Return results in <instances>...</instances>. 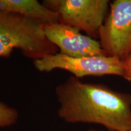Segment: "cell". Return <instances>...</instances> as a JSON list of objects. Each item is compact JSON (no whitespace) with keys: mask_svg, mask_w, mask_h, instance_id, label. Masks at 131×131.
I'll list each match as a JSON object with an SVG mask.
<instances>
[{"mask_svg":"<svg viewBox=\"0 0 131 131\" xmlns=\"http://www.w3.org/2000/svg\"><path fill=\"white\" fill-rule=\"evenodd\" d=\"M33 63L36 69L41 72L61 69L69 72L72 75L80 79L90 76L116 75L122 77L123 75L122 60L107 55L75 58L58 52L34 60Z\"/></svg>","mask_w":131,"mask_h":131,"instance_id":"4","label":"cell"},{"mask_svg":"<svg viewBox=\"0 0 131 131\" xmlns=\"http://www.w3.org/2000/svg\"><path fill=\"white\" fill-rule=\"evenodd\" d=\"M88 131H103V130H98V129H90Z\"/></svg>","mask_w":131,"mask_h":131,"instance_id":"10","label":"cell"},{"mask_svg":"<svg viewBox=\"0 0 131 131\" xmlns=\"http://www.w3.org/2000/svg\"><path fill=\"white\" fill-rule=\"evenodd\" d=\"M122 61L123 64V75L122 77L126 81L131 82V55Z\"/></svg>","mask_w":131,"mask_h":131,"instance_id":"9","label":"cell"},{"mask_svg":"<svg viewBox=\"0 0 131 131\" xmlns=\"http://www.w3.org/2000/svg\"><path fill=\"white\" fill-rule=\"evenodd\" d=\"M0 10L20 15L44 24L60 22L56 12L37 0H0Z\"/></svg>","mask_w":131,"mask_h":131,"instance_id":"7","label":"cell"},{"mask_svg":"<svg viewBox=\"0 0 131 131\" xmlns=\"http://www.w3.org/2000/svg\"><path fill=\"white\" fill-rule=\"evenodd\" d=\"M44 30L49 41L61 54L75 58L107 55L99 41L84 35L74 27L61 23L45 24Z\"/></svg>","mask_w":131,"mask_h":131,"instance_id":"6","label":"cell"},{"mask_svg":"<svg viewBox=\"0 0 131 131\" xmlns=\"http://www.w3.org/2000/svg\"><path fill=\"white\" fill-rule=\"evenodd\" d=\"M109 0H46L42 3L58 15L60 22L98 38L110 7Z\"/></svg>","mask_w":131,"mask_h":131,"instance_id":"3","label":"cell"},{"mask_svg":"<svg viewBox=\"0 0 131 131\" xmlns=\"http://www.w3.org/2000/svg\"><path fill=\"white\" fill-rule=\"evenodd\" d=\"M45 24L20 15L0 10V57L8 58L15 49L34 60L58 53L44 30Z\"/></svg>","mask_w":131,"mask_h":131,"instance_id":"2","label":"cell"},{"mask_svg":"<svg viewBox=\"0 0 131 131\" xmlns=\"http://www.w3.org/2000/svg\"><path fill=\"white\" fill-rule=\"evenodd\" d=\"M98 38L107 56L123 60L131 55V0L110 3Z\"/></svg>","mask_w":131,"mask_h":131,"instance_id":"5","label":"cell"},{"mask_svg":"<svg viewBox=\"0 0 131 131\" xmlns=\"http://www.w3.org/2000/svg\"><path fill=\"white\" fill-rule=\"evenodd\" d=\"M19 118V113L15 108L0 101V129L14 125Z\"/></svg>","mask_w":131,"mask_h":131,"instance_id":"8","label":"cell"},{"mask_svg":"<svg viewBox=\"0 0 131 131\" xmlns=\"http://www.w3.org/2000/svg\"><path fill=\"white\" fill-rule=\"evenodd\" d=\"M55 93L58 117L64 122L99 124L108 131H131V94L84 83L73 75L57 85Z\"/></svg>","mask_w":131,"mask_h":131,"instance_id":"1","label":"cell"}]
</instances>
